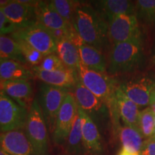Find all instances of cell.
I'll return each mask as SVG.
<instances>
[{
	"mask_svg": "<svg viewBox=\"0 0 155 155\" xmlns=\"http://www.w3.org/2000/svg\"><path fill=\"white\" fill-rule=\"evenodd\" d=\"M72 25L85 43L93 46L102 53L110 43L107 21L91 3L79 2Z\"/></svg>",
	"mask_w": 155,
	"mask_h": 155,
	"instance_id": "obj_1",
	"label": "cell"
},
{
	"mask_svg": "<svg viewBox=\"0 0 155 155\" xmlns=\"http://www.w3.org/2000/svg\"><path fill=\"white\" fill-rule=\"evenodd\" d=\"M144 58L143 42L129 41L113 45L107 62V74L114 78L132 73L141 66Z\"/></svg>",
	"mask_w": 155,
	"mask_h": 155,
	"instance_id": "obj_2",
	"label": "cell"
},
{
	"mask_svg": "<svg viewBox=\"0 0 155 155\" xmlns=\"http://www.w3.org/2000/svg\"><path fill=\"white\" fill-rule=\"evenodd\" d=\"M25 128L33 147L35 155H49L48 127L37 98L29 109Z\"/></svg>",
	"mask_w": 155,
	"mask_h": 155,
	"instance_id": "obj_3",
	"label": "cell"
},
{
	"mask_svg": "<svg viewBox=\"0 0 155 155\" xmlns=\"http://www.w3.org/2000/svg\"><path fill=\"white\" fill-rule=\"evenodd\" d=\"M81 83L95 96L107 103L114 96L117 86V81L107 73L97 72L81 63L78 70Z\"/></svg>",
	"mask_w": 155,
	"mask_h": 155,
	"instance_id": "obj_4",
	"label": "cell"
},
{
	"mask_svg": "<svg viewBox=\"0 0 155 155\" xmlns=\"http://www.w3.org/2000/svg\"><path fill=\"white\" fill-rule=\"evenodd\" d=\"M69 90L42 83L39 89L38 101L48 129L53 134L56 119Z\"/></svg>",
	"mask_w": 155,
	"mask_h": 155,
	"instance_id": "obj_5",
	"label": "cell"
},
{
	"mask_svg": "<svg viewBox=\"0 0 155 155\" xmlns=\"http://www.w3.org/2000/svg\"><path fill=\"white\" fill-rule=\"evenodd\" d=\"M108 36L111 45L124 42H143L139 21L134 15H121L110 19Z\"/></svg>",
	"mask_w": 155,
	"mask_h": 155,
	"instance_id": "obj_6",
	"label": "cell"
},
{
	"mask_svg": "<svg viewBox=\"0 0 155 155\" xmlns=\"http://www.w3.org/2000/svg\"><path fill=\"white\" fill-rule=\"evenodd\" d=\"M11 38L26 42L44 56L57 51V42L53 36L38 22L27 28L17 30L11 35Z\"/></svg>",
	"mask_w": 155,
	"mask_h": 155,
	"instance_id": "obj_7",
	"label": "cell"
},
{
	"mask_svg": "<svg viewBox=\"0 0 155 155\" xmlns=\"http://www.w3.org/2000/svg\"><path fill=\"white\" fill-rule=\"evenodd\" d=\"M28 111L0 91V133L25 127Z\"/></svg>",
	"mask_w": 155,
	"mask_h": 155,
	"instance_id": "obj_8",
	"label": "cell"
},
{
	"mask_svg": "<svg viewBox=\"0 0 155 155\" xmlns=\"http://www.w3.org/2000/svg\"><path fill=\"white\" fill-rule=\"evenodd\" d=\"M73 95L78 106L90 116L96 124L97 121L110 118L106 103L92 94L81 83L79 79L73 88Z\"/></svg>",
	"mask_w": 155,
	"mask_h": 155,
	"instance_id": "obj_9",
	"label": "cell"
},
{
	"mask_svg": "<svg viewBox=\"0 0 155 155\" xmlns=\"http://www.w3.org/2000/svg\"><path fill=\"white\" fill-rule=\"evenodd\" d=\"M117 85L126 96L139 107L150 105L151 94L155 89L154 78L149 75H137L121 82L117 81Z\"/></svg>",
	"mask_w": 155,
	"mask_h": 155,
	"instance_id": "obj_10",
	"label": "cell"
},
{
	"mask_svg": "<svg viewBox=\"0 0 155 155\" xmlns=\"http://www.w3.org/2000/svg\"><path fill=\"white\" fill-rule=\"evenodd\" d=\"M77 114L76 101L73 94L69 92L65 98L56 119L53 132L54 144L56 145L65 144Z\"/></svg>",
	"mask_w": 155,
	"mask_h": 155,
	"instance_id": "obj_11",
	"label": "cell"
},
{
	"mask_svg": "<svg viewBox=\"0 0 155 155\" xmlns=\"http://www.w3.org/2000/svg\"><path fill=\"white\" fill-rule=\"evenodd\" d=\"M0 147L10 155H35L33 147L22 129L0 133Z\"/></svg>",
	"mask_w": 155,
	"mask_h": 155,
	"instance_id": "obj_12",
	"label": "cell"
},
{
	"mask_svg": "<svg viewBox=\"0 0 155 155\" xmlns=\"http://www.w3.org/2000/svg\"><path fill=\"white\" fill-rule=\"evenodd\" d=\"M2 9L17 30L27 28L38 22L34 5L20 3L18 0H12L8 5Z\"/></svg>",
	"mask_w": 155,
	"mask_h": 155,
	"instance_id": "obj_13",
	"label": "cell"
},
{
	"mask_svg": "<svg viewBox=\"0 0 155 155\" xmlns=\"http://www.w3.org/2000/svg\"><path fill=\"white\" fill-rule=\"evenodd\" d=\"M0 91L29 111L33 102V87L29 80L0 81Z\"/></svg>",
	"mask_w": 155,
	"mask_h": 155,
	"instance_id": "obj_14",
	"label": "cell"
},
{
	"mask_svg": "<svg viewBox=\"0 0 155 155\" xmlns=\"http://www.w3.org/2000/svg\"><path fill=\"white\" fill-rule=\"evenodd\" d=\"M32 71L34 76L43 83L68 90H73L79 79L78 71L68 68L55 71H45L35 66L32 68Z\"/></svg>",
	"mask_w": 155,
	"mask_h": 155,
	"instance_id": "obj_15",
	"label": "cell"
},
{
	"mask_svg": "<svg viewBox=\"0 0 155 155\" xmlns=\"http://www.w3.org/2000/svg\"><path fill=\"white\" fill-rule=\"evenodd\" d=\"M78 112L82 121L83 138L86 153L89 155H103L104 147L98 127L91 118L87 115L78 106Z\"/></svg>",
	"mask_w": 155,
	"mask_h": 155,
	"instance_id": "obj_16",
	"label": "cell"
},
{
	"mask_svg": "<svg viewBox=\"0 0 155 155\" xmlns=\"http://www.w3.org/2000/svg\"><path fill=\"white\" fill-rule=\"evenodd\" d=\"M94 9L107 21L121 15H135V1L101 0L91 2Z\"/></svg>",
	"mask_w": 155,
	"mask_h": 155,
	"instance_id": "obj_17",
	"label": "cell"
},
{
	"mask_svg": "<svg viewBox=\"0 0 155 155\" xmlns=\"http://www.w3.org/2000/svg\"><path fill=\"white\" fill-rule=\"evenodd\" d=\"M38 22L48 30H65L73 27L50 7L48 1H39L35 5Z\"/></svg>",
	"mask_w": 155,
	"mask_h": 155,
	"instance_id": "obj_18",
	"label": "cell"
},
{
	"mask_svg": "<svg viewBox=\"0 0 155 155\" xmlns=\"http://www.w3.org/2000/svg\"><path fill=\"white\" fill-rule=\"evenodd\" d=\"M115 95L120 118L125 126L139 129V117L140 114L139 106L126 96L118 85L116 88Z\"/></svg>",
	"mask_w": 155,
	"mask_h": 155,
	"instance_id": "obj_19",
	"label": "cell"
},
{
	"mask_svg": "<svg viewBox=\"0 0 155 155\" xmlns=\"http://www.w3.org/2000/svg\"><path fill=\"white\" fill-rule=\"evenodd\" d=\"M78 48L81 61L85 66L97 72L107 73V61L102 52L84 42L79 44Z\"/></svg>",
	"mask_w": 155,
	"mask_h": 155,
	"instance_id": "obj_20",
	"label": "cell"
},
{
	"mask_svg": "<svg viewBox=\"0 0 155 155\" xmlns=\"http://www.w3.org/2000/svg\"><path fill=\"white\" fill-rule=\"evenodd\" d=\"M33 76L32 71L19 62L0 58V81L30 80Z\"/></svg>",
	"mask_w": 155,
	"mask_h": 155,
	"instance_id": "obj_21",
	"label": "cell"
},
{
	"mask_svg": "<svg viewBox=\"0 0 155 155\" xmlns=\"http://www.w3.org/2000/svg\"><path fill=\"white\" fill-rule=\"evenodd\" d=\"M57 53L67 68L78 71L81 63L78 48L69 39H63L57 42Z\"/></svg>",
	"mask_w": 155,
	"mask_h": 155,
	"instance_id": "obj_22",
	"label": "cell"
},
{
	"mask_svg": "<svg viewBox=\"0 0 155 155\" xmlns=\"http://www.w3.org/2000/svg\"><path fill=\"white\" fill-rule=\"evenodd\" d=\"M66 152L68 155H85L86 150L83 142L82 121L78 112L66 141Z\"/></svg>",
	"mask_w": 155,
	"mask_h": 155,
	"instance_id": "obj_23",
	"label": "cell"
},
{
	"mask_svg": "<svg viewBox=\"0 0 155 155\" xmlns=\"http://www.w3.org/2000/svg\"><path fill=\"white\" fill-rule=\"evenodd\" d=\"M122 148L129 152L140 154L144 139L138 129L128 126L121 127L119 134Z\"/></svg>",
	"mask_w": 155,
	"mask_h": 155,
	"instance_id": "obj_24",
	"label": "cell"
},
{
	"mask_svg": "<svg viewBox=\"0 0 155 155\" xmlns=\"http://www.w3.org/2000/svg\"><path fill=\"white\" fill-rule=\"evenodd\" d=\"M0 58L14 60L23 65L27 64L19 44L7 36H0Z\"/></svg>",
	"mask_w": 155,
	"mask_h": 155,
	"instance_id": "obj_25",
	"label": "cell"
},
{
	"mask_svg": "<svg viewBox=\"0 0 155 155\" xmlns=\"http://www.w3.org/2000/svg\"><path fill=\"white\" fill-rule=\"evenodd\" d=\"M135 15L137 19L149 26L155 25V0L135 1Z\"/></svg>",
	"mask_w": 155,
	"mask_h": 155,
	"instance_id": "obj_26",
	"label": "cell"
},
{
	"mask_svg": "<svg viewBox=\"0 0 155 155\" xmlns=\"http://www.w3.org/2000/svg\"><path fill=\"white\" fill-rule=\"evenodd\" d=\"M50 7L69 24L72 25L75 12L79 1L72 0H52L48 1Z\"/></svg>",
	"mask_w": 155,
	"mask_h": 155,
	"instance_id": "obj_27",
	"label": "cell"
},
{
	"mask_svg": "<svg viewBox=\"0 0 155 155\" xmlns=\"http://www.w3.org/2000/svg\"><path fill=\"white\" fill-rule=\"evenodd\" d=\"M138 128L144 140L152 138L154 136V114L150 106L140 111Z\"/></svg>",
	"mask_w": 155,
	"mask_h": 155,
	"instance_id": "obj_28",
	"label": "cell"
},
{
	"mask_svg": "<svg viewBox=\"0 0 155 155\" xmlns=\"http://www.w3.org/2000/svg\"><path fill=\"white\" fill-rule=\"evenodd\" d=\"M15 40L19 44L21 52H22V55L24 56L27 63L33 65V67L38 66L43 59L44 55L32 48V46H30L28 43H27L26 42L21 40Z\"/></svg>",
	"mask_w": 155,
	"mask_h": 155,
	"instance_id": "obj_29",
	"label": "cell"
},
{
	"mask_svg": "<svg viewBox=\"0 0 155 155\" xmlns=\"http://www.w3.org/2000/svg\"><path fill=\"white\" fill-rule=\"evenodd\" d=\"M39 69L45 71H55L65 70L67 68L64 65L61 58L55 53L44 56L40 65L37 66Z\"/></svg>",
	"mask_w": 155,
	"mask_h": 155,
	"instance_id": "obj_30",
	"label": "cell"
},
{
	"mask_svg": "<svg viewBox=\"0 0 155 155\" xmlns=\"http://www.w3.org/2000/svg\"><path fill=\"white\" fill-rule=\"evenodd\" d=\"M17 30L16 27L6 17L2 9L0 8V36L12 34Z\"/></svg>",
	"mask_w": 155,
	"mask_h": 155,
	"instance_id": "obj_31",
	"label": "cell"
},
{
	"mask_svg": "<svg viewBox=\"0 0 155 155\" xmlns=\"http://www.w3.org/2000/svg\"><path fill=\"white\" fill-rule=\"evenodd\" d=\"M140 155H155V140L152 139L144 140Z\"/></svg>",
	"mask_w": 155,
	"mask_h": 155,
	"instance_id": "obj_32",
	"label": "cell"
},
{
	"mask_svg": "<svg viewBox=\"0 0 155 155\" xmlns=\"http://www.w3.org/2000/svg\"><path fill=\"white\" fill-rule=\"evenodd\" d=\"M117 155H140L139 154H137V153H133L131 152H129L125 149L121 148V150L119 151Z\"/></svg>",
	"mask_w": 155,
	"mask_h": 155,
	"instance_id": "obj_33",
	"label": "cell"
},
{
	"mask_svg": "<svg viewBox=\"0 0 155 155\" xmlns=\"http://www.w3.org/2000/svg\"><path fill=\"white\" fill-rule=\"evenodd\" d=\"M12 0H0V8L2 9L11 2Z\"/></svg>",
	"mask_w": 155,
	"mask_h": 155,
	"instance_id": "obj_34",
	"label": "cell"
},
{
	"mask_svg": "<svg viewBox=\"0 0 155 155\" xmlns=\"http://www.w3.org/2000/svg\"><path fill=\"white\" fill-rule=\"evenodd\" d=\"M150 105L155 106V89L152 92V94H151L150 100Z\"/></svg>",
	"mask_w": 155,
	"mask_h": 155,
	"instance_id": "obj_35",
	"label": "cell"
},
{
	"mask_svg": "<svg viewBox=\"0 0 155 155\" xmlns=\"http://www.w3.org/2000/svg\"><path fill=\"white\" fill-rule=\"evenodd\" d=\"M0 155H10L9 154H8L7 152H5L3 149H2L0 147Z\"/></svg>",
	"mask_w": 155,
	"mask_h": 155,
	"instance_id": "obj_36",
	"label": "cell"
},
{
	"mask_svg": "<svg viewBox=\"0 0 155 155\" xmlns=\"http://www.w3.org/2000/svg\"><path fill=\"white\" fill-rule=\"evenodd\" d=\"M153 60H154V62L155 63V45L153 48Z\"/></svg>",
	"mask_w": 155,
	"mask_h": 155,
	"instance_id": "obj_37",
	"label": "cell"
},
{
	"mask_svg": "<svg viewBox=\"0 0 155 155\" xmlns=\"http://www.w3.org/2000/svg\"><path fill=\"white\" fill-rule=\"evenodd\" d=\"M154 135H155V114H154Z\"/></svg>",
	"mask_w": 155,
	"mask_h": 155,
	"instance_id": "obj_38",
	"label": "cell"
},
{
	"mask_svg": "<svg viewBox=\"0 0 155 155\" xmlns=\"http://www.w3.org/2000/svg\"><path fill=\"white\" fill-rule=\"evenodd\" d=\"M150 139H153V140H155V135H154V136H153V137H152V138H150Z\"/></svg>",
	"mask_w": 155,
	"mask_h": 155,
	"instance_id": "obj_39",
	"label": "cell"
},
{
	"mask_svg": "<svg viewBox=\"0 0 155 155\" xmlns=\"http://www.w3.org/2000/svg\"><path fill=\"white\" fill-rule=\"evenodd\" d=\"M63 155H68V154H63Z\"/></svg>",
	"mask_w": 155,
	"mask_h": 155,
	"instance_id": "obj_40",
	"label": "cell"
}]
</instances>
